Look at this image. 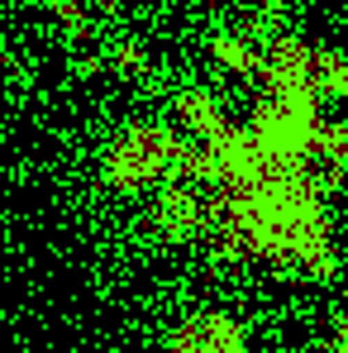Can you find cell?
Segmentation results:
<instances>
[{"instance_id":"6da1fadb","label":"cell","mask_w":348,"mask_h":353,"mask_svg":"<svg viewBox=\"0 0 348 353\" xmlns=\"http://www.w3.org/2000/svg\"><path fill=\"white\" fill-rule=\"evenodd\" d=\"M167 353H243V330L225 315H205V320L181 325Z\"/></svg>"},{"instance_id":"7a4b0ae2","label":"cell","mask_w":348,"mask_h":353,"mask_svg":"<svg viewBox=\"0 0 348 353\" xmlns=\"http://www.w3.org/2000/svg\"><path fill=\"white\" fill-rule=\"evenodd\" d=\"M334 353H348V334H344V339H339V349H334Z\"/></svg>"}]
</instances>
